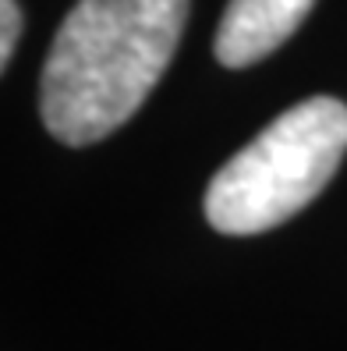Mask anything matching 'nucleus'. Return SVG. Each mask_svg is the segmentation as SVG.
Listing matches in <instances>:
<instances>
[{"label": "nucleus", "instance_id": "obj_2", "mask_svg": "<svg viewBox=\"0 0 347 351\" xmlns=\"http://www.w3.org/2000/svg\"><path fill=\"white\" fill-rule=\"evenodd\" d=\"M347 153V103L312 96L283 110L213 174L206 220L220 234H262L301 213Z\"/></svg>", "mask_w": 347, "mask_h": 351}, {"label": "nucleus", "instance_id": "obj_3", "mask_svg": "<svg viewBox=\"0 0 347 351\" xmlns=\"http://www.w3.org/2000/svg\"><path fill=\"white\" fill-rule=\"evenodd\" d=\"M316 0H231L216 25L213 53L223 68H248L283 47Z\"/></svg>", "mask_w": 347, "mask_h": 351}, {"label": "nucleus", "instance_id": "obj_1", "mask_svg": "<svg viewBox=\"0 0 347 351\" xmlns=\"http://www.w3.org/2000/svg\"><path fill=\"white\" fill-rule=\"evenodd\" d=\"M188 22V0H78L60 22L39 114L64 146H92L138 114Z\"/></svg>", "mask_w": 347, "mask_h": 351}, {"label": "nucleus", "instance_id": "obj_4", "mask_svg": "<svg viewBox=\"0 0 347 351\" xmlns=\"http://www.w3.org/2000/svg\"><path fill=\"white\" fill-rule=\"evenodd\" d=\"M0 18H4V25H0V68H8L11 53L18 47V36H22V8H18V0H0Z\"/></svg>", "mask_w": 347, "mask_h": 351}]
</instances>
